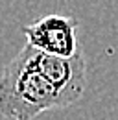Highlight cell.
Wrapping results in <instances>:
<instances>
[{
	"label": "cell",
	"mask_w": 118,
	"mask_h": 120,
	"mask_svg": "<svg viewBox=\"0 0 118 120\" xmlns=\"http://www.w3.org/2000/svg\"><path fill=\"white\" fill-rule=\"evenodd\" d=\"M37 48L26 46L0 76V115L7 120H33L41 113L65 107L54 85L37 68Z\"/></svg>",
	"instance_id": "6da1fadb"
},
{
	"label": "cell",
	"mask_w": 118,
	"mask_h": 120,
	"mask_svg": "<svg viewBox=\"0 0 118 120\" xmlns=\"http://www.w3.org/2000/svg\"><path fill=\"white\" fill-rule=\"evenodd\" d=\"M35 65L44 78L54 85L65 107L81 100L87 89V61L83 56V50L68 57L44 54L39 50L35 57Z\"/></svg>",
	"instance_id": "7a4b0ae2"
},
{
	"label": "cell",
	"mask_w": 118,
	"mask_h": 120,
	"mask_svg": "<svg viewBox=\"0 0 118 120\" xmlns=\"http://www.w3.org/2000/svg\"><path fill=\"white\" fill-rule=\"evenodd\" d=\"M26 43L44 54L68 57L81 50L77 39V20L63 15H46L22 26Z\"/></svg>",
	"instance_id": "3957f363"
}]
</instances>
